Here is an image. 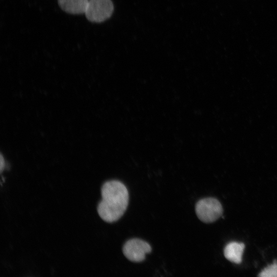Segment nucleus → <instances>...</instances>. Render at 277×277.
<instances>
[{"mask_svg": "<svg viewBox=\"0 0 277 277\" xmlns=\"http://www.w3.org/2000/svg\"><path fill=\"white\" fill-rule=\"evenodd\" d=\"M195 212L197 217L203 222L212 223L223 214V207L220 201L214 197H206L200 200L195 205Z\"/></svg>", "mask_w": 277, "mask_h": 277, "instance_id": "obj_2", "label": "nucleus"}, {"mask_svg": "<svg viewBox=\"0 0 277 277\" xmlns=\"http://www.w3.org/2000/svg\"><path fill=\"white\" fill-rule=\"evenodd\" d=\"M245 248L243 243L231 242L228 243L224 248V255L230 262L240 264L242 260V255Z\"/></svg>", "mask_w": 277, "mask_h": 277, "instance_id": "obj_5", "label": "nucleus"}, {"mask_svg": "<svg viewBox=\"0 0 277 277\" xmlns=\"http://www.w3.org/2000/svg\"><path fill=\"white\" fill-rule=\"evenodd\" d=\"M102 200L97 210L99 216L107 223L118 220L127 209L129 193L125 185L117 180L106 182L101 188Z\"/></svg>", "mask_w": 277, "mask_h": 277, "instance_id": "obj_1", "label": "nucleus"}, {"mask_svg": "<svg viewBox=\"0 0 277 277\" xmlns=\"http://www.w3.org/2000/svg\"><path fill=\"white\" fill-rule=\"evenodd\" d=\"M89 0H58L60 7L71 14L85 13Z\"/></svg>", "mask_w": 277, "mask_h": 277, "instance_id": "obj_6", "label": "nucleus"}, {"mask_svg": "<svg viewBox=\"0 0 277 277\" xmlns=\"http://www.w3.org/2000/svg\"><path fill=\"white\" fill-rule=\"evenodd\" d=\"M4 167H5L4 160H3V158L2 156L1 155V165H0V169H1V172L3 171V168H4Z\"/></svg>", "mask_w": 277, "mask_h": 277, "instance_id": "obj_8", "label": "nucleus"}, {"mask_svg": "<svg viewBox=\"0 0 277 277\" xmlns=\"http://www.w3.org/2000/svg\"><path fill=\"white\" fill-rule=\"evenodd\" d=\"M261 277H277V261L274 260L273 263L267 266L258 274Z\"/></svg>", "mask_w": 277, "mask_h": 277, "instance_id": "obj_7", "label": "nucleus"}, {"mask_svg": "<svg viewBox=\"0 0 277 277\" xmlns=\"http://www.w3.org/2000/svg\"><path fill=\"white\" fill-rule=\"evenodd\" d=\"M113 10L111 0H89L85 14L89 21L101 23L109 18Z\"/></svg>", "mask_w": 277, "mask_h": 277, "instance_id": "obj_3", "label": "nucleus"}, {"mask_svg": "<svg viewBox=\"0 0 277 277\" xmlns=\"http://www.w3.org/2000/svg\"><path fill=\"white\" fill-rule=\"evenodd\" d=\"M151 251L150 245L145 241L139 239H132L127 241L123 247L124 255L133 262H141L146 258V254Z\"/></svg>", "mask_w": 277, "mask_h": 277, "instance_id": "obj_4", "label": "nucleus"}]
</instances>
